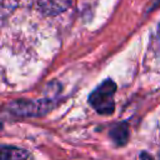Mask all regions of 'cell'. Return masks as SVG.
I'll return each instance as SVG.
<instances>
[{"instance_id": "cell-5", "label": "cell", "mask_w": 160, "mask_h": 160, "mask_svg": "<svg viewBox=\"0 0 160 160\" xmlns=\"http://www.w3.org/2000/svg\"><path fill=\"white\" fill-rule=\"evenodd\" d=\"M110 138L118 144V145H125L129 139V129L125 122L116 124L110 130Z\"/></svg>"}, {"instance_id": "cell-1", "label": "cell", "mask_w": 160, "mask_h": 160, "mask_svg": "<svg viewBox=\"0 0 160 160\" xmlns=\"http://www.w3.org/2000/svg\"><path fill=\"white\" fill-rule=\"evenodd\" d=\"M116 91V85L112 80L108 79L102 81L91 94L89 98V102L91 106L102 115H110L114 112L115 102H114V94Z\"/></svg>"}, {"instance_id": "cell-4", "label": "cell", "mask_w": 160, "mask_h": 160, "mask_svg": "<svg viewBox=\"0 0 160 160\" xmlns=\"http://www.w3.org/2000/svg\"><path fill=\"white\" fill-rule=\"evenodd\" d=\"M28 158L29 152L24 149L0 145V160H26Z\"/></svg>"}, {"instance_id": "cell-7", "label": "cell", "mask_w": 160, "mask_h": 160, "mask_svg": "<svg viewBox=\"0 0 160 160\" xmlns=\"http://www.w3.org/2000/svg\"><path fill=\"white\" fill-rule=\"evenodd\" d=\"M140 160H154L148 152H141V155H140Z\"/></svg>"}, {"instance_id": "cell-9", "label": "cell", "mask_w": 160, "mask_h": 160, "mask_svg": "<svg viewBox=\"0 0 160 160\" xmlns=\"http://www.w3.org/2000/svg\"><path fill=\"white\" fill-rule=\"evenodd\" d=\"M0 128H1V124H0Z\"/></svg>"}, {"instance_id": "cell-8", "label": "cell", "mask_w": 160, "mask_h": 160, "mask_svg": "<svg viewBox=\"0 0 160 160\" xmlns=\"http://www.w3.org/2000/svg\"><path fill=\"white\" fill-rule=\"evenodd\" d=\"M158 35H159V39H160V24H159V28H158Z\"/></svg>"}, {"instance_id": "cell-6", "label": "cell", "mask_w": 160, "mask_h": 160, "mask_svg": "<svg viewBox=\"0 0 160 160\" xmlns=\"http://www.w3.org/2000/svg\"><path fill=\"white\" fill-rule=\"evenodd\" d=\"M19 0H0V18L10 15L18 6Z\"/></svg>"}, {"instance_id": "cell-3", "label": "cell", "mask_w": 160, "mask_h": 160, "mask_svg": "<svg viewBox=\"0 0 160 160\" xmlns=\"http://www.w3.org/2000/svg\"><path fill=\"white\" fill-rule=\"evenodd\" d=\"M18 105H12L11 109L20 115H38L46 112L49 110V105L40 101V102H32V101H19Z\"/></svg>"}, {"instance_id": "cell-2", "label": "cell", "mask_w": 160, "mask_h": 160, "mask_svg": "<svg viewBox=\"0 0 160 160\" xmlns=\"http://www.w3.org/2000/svg\"><path fill=\"white\" fill-rule=\"evenodd\" d=\"M71 0H30L31 6L44 15H58L70 6Z\"/></svg>"}]
</instances>
